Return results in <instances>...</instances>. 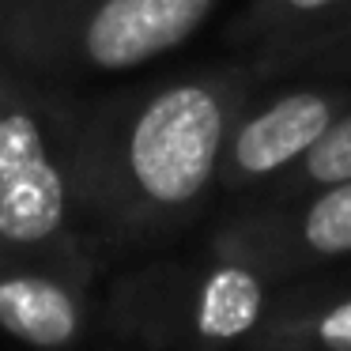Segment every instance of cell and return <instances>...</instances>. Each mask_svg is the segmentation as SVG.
Segmentation results:
<instances>
[{"label": "cell", "instance_id": "6", "mask_svg": "<svg viewBox=\"0 0 351 351\" xmlns=\"http://www.w3.org/2000/svg\"><path fill=\"white\" fill-rule=\"evenodd\" d=\"M298 84L261 95L265 84L250 95L227 132L219 162V204L253 193L287 170L343 110L351 106V80L336 76H291Z\"/></svg>", "mask_w": 351, "mask_h": 351}, {"label": "cell", "instance_id": "8", "mask_svg": "<svg viewBox=\"0 0 351 351\" xmlns=\"http://www.w3.org/2000/svg\"><path fill=\"white\" fill-rule=\"evenodd\" d=\"M245 351H351V272L276 283Z\"/></svg>", "mask_w": 351, "mask_h": 351}, {"label": "cell", "instance_id": "7", "mask_svg": "<svg viewBox=\"0 0 351 351\" xmlns=\"http://www.w3.org/2000/svg\"><path fill=\"white\" fill-rule=\"evenodd\" d=\"M95 276L42 261H0V332L31 348H76L99 332Z\"/></svg>", "mask_w": 351, "mask_h": 351}, {"label": "cell", "instance_id": "11", "mask_svg": "<svg viewBox=\"0 0 351 351\" xmlns=\"http://www.w3.org/2000/svg\"><path fill=\"white\" fill-rule=\"evenodd\" d=\"M245 57V53H242ZM253 64L265 84L276 80H291V76H336V80H351V31L325 38L317 46L306 49H287V53H272V57H245Z\"/></svg>", "mask_w": 351, "mask_h": 351}, {"label": "cell", "instance_id": "4", "mask_svg": "<svg viewBox=\"0 0 351 351\" xmlns=\"http://www.w3.org/2000/svg\"><path fill=\"white\" fill-rule=\"evenodd\" d=\"M223 0H0V53L61 84L136 72L182 49Z\"/></svg>", "mask_w": 351, "mask_h": 351}, {"label": "cell", "instance_id": "1", "mask_svg": "<svg viewBox=\"0 0 351 351\" xmlns=\"http://www.w3.org/2000/svg\"><path fill=\"white\" fill-rule=\"evenodd\" d=\"M265 80L242 53L80 91L76 200L95 265L167 250L219 200V162L238 110Z\"/></svg>", "mask_w": 351, "mask_h": 351}, {"label": "cell", "instance_id": "2", "mask_svg": "<svg viewBox=\"0 0 351 351\" xmlns=\"http://www.w3.org/2000/svg\"><path fill=\"white\" fill-rule=\"evenodd\" d=\"M80 87L0 61V261H42L99 280L76 200Z\"/></svg>", "mask_w": 351, "mask_h": 351}, {"label": "cell", "instance_id": "13", "mask_svg": "<svg viewBox=\"0 0 351 351\" xmlns=\"http://www.w3.org/2000/svg\"><path fill=\"white\" fill-rule=\"evenodd\" d=\"M0 61H4V53H0Z\"/></svg>", "mask_w": 351, "mask_h": 351}, {"label": "cell", "instance_id": "12", "mask_svg": "<svg viewBox=\"0 0 351 351\" xmlns=\"http://www.w3.org/2000/svg\"><path fill=\"white\" fill-rule=\"evenodd\" d=\"M343 31H351V8H343L340 16H336L332 23L325 27V31L310 34V38L295 42V46H283V49H272V53H287V49H306V46H317V42H325V38H336V34H343ZM272 53H245V57H272Z\"/></svg>", "mask_w": 351, "mask_h": 351}, {"label": "cell", "instance_id": "3", "mask_svg": "<svg viewBox=\"0 0 351 351\" xmlns=\"http://www.w3.org/2000/svg\"><path fill=\"white\" fill-rule=\"evenodd\" d=\"M276 283L212 238L185 253H147L99 298V332L110 343L155 351L250 348Z\"/></svg>", "mask_w": 351, "mask_h": 351}, {"label": "cell", "instance_id": "5", "mask_svg": "<svg viewBox=\"0 0 351 351\" xmlns=\"http://www.w3.org/2000/svg\"><path fill=\"white\" fill-rule=\"evenodd\" d=\"M208 238L272 283L336 265L351 257V178L287 200H223Z\"/></svg>", "mask_w": 351, "mask_h": 351}, {"label": "cell", "instance_id": "10", "mask_svg": "<svg viewBox=\"0 0 351 351\" xmlns=\"http://www.w3.org/2000/svg\"><path fill=\"white\" fill-rule=\"evenodd\" d=\"M351 178V106L291 162L287 170L272 178V182L257 185L253 193L245 197L253 200H287V197H298V193H310V189H321V185H332V182H343ZM238 200V197H234Z\"/></svg>", "mask_w": 351, "mask_h": 351}, {"label": "cell", "instance_id": "9", "mask_svg": "<svg viewBox=\"0 0 351 351\" xmlns=\"http://www.w3.org/2000/svg\"><path fill=\"white\" fill-rule=\"evenodd\" d=\"M351 0H245L223 27V42L234 53H272L325 31Z\"/></svg>", "mask_w": 351, "mask_h": 351}]
</instances>
